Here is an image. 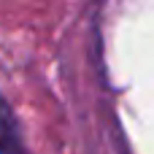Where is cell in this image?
<instances>
[{"mask_svg": "<svg viewBox=\"0 0 154 154\" xmlns=\"http://www.w3.org/2000/svg\"><path fill=\"white\" fill-rule=\"evenodd\" d=\"M0 154H24V143L19 135V125L0 95Z\"/></svg>", "mask_w": 154, "mask_h": 154, "instance_id": "obj_1", "label": "cell"}]
</instances>
